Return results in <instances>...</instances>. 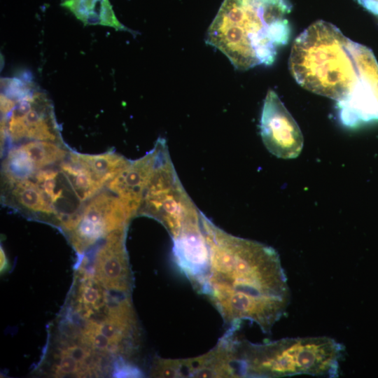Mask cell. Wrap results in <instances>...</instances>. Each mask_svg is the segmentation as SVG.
Instances as JSON below:
<instances>
[{
  "label": "cell",
  "instance_id": "obj_1",
  "mask_svg": "<svg viewBox=\"0 0 378 378\" xmlns=\"http://www.w3.org/2000/svg\"><path fill=\"white\" fill-rule=\"evenodd\" d=\"M201 221L209 255L193 288L207 298L227 328H239L242 321H249L270 333L290 300L278 253L225 232L202 212Z\"/></svg>",
  "mask_w": 378,
  "mask_h": 378
},
{
  "label": "cell",
  "instance_id": "obj_2",
  "mask_svg": "<svg viewBox=\"0 0 378 378\" xmlns=\"http://www.w3.org/2000/svg\"><path fill=\"white\" fill-rule=\"evenodd\" d=\"M289 68L300 86L337 104L378 102V62L372 51L330 22L316 21L295 38Z\"/></svg>",
  "mask_w": 378,
  "mask_h": 378
},
{
  "label": "cell",
  "instance_id": "obj_3",
  "mask_svg": "<svg viewBox=\"0 0 378 378\" xmlns=\"http://www.w3.org/2000/svg\"><path fill=\"white\" fill-rule=\"evenodd\" d=\"M288 0H224L205 42L223 53L240 71L272 64L288 43L291 11Z\"/></svg>",
  "mask_w": 378,
  "mask_h": 378
},
{
  "label": "cell",
  "instance_id": "obj_4",
  "mask_svg": "<svg viewBox=\"0 0 378 378\" xmlns=\"http://www.w3.org/2000/svg\"><path fill=\"white\" fill-rule=\"evenodd\" d=\"M344 350L342 344L326 336L284 338L262 344L236 338L237 377H337Z\"/></svg>",
  "mask_w": 378,
  "mask_h": 378
},
{
  "label": "cell",
  "instance_id": "obj_5",
  "mask_svg": "<svg viewBox=\"0 0 378 378\" xmlns=\"http://www.w3.org/2000/svg\"><path fill=\"white\" fill-rule=\"evenodd\" d=\"M137 215L157 219L167 229L172 239L200 220L201 211L183 188L170 158L155 167Z\"/></svg>",
  "mask_w": 378,
  "mask_h": 378
},
{
  "label": "cell",
  "instance_id": "obj_6",
  "mask_svg": "<svg viewBox=\"0 0 378 378\" xmlns=\"http://www.w3.org/2000/svg\"><path fill=\"white\" fill-rule=\"evenodd\" d=\"M134 215L117 195L102 192L82 206L76 214L70 241L83 253L109 233L125 230Z\"/></svg>",
  "mask_w": 378,
  "mask_h": 378
},
{
  "label": "cell",
  "instance_id": "obj_7",
  "mask_svg": "<svg viewBox=\"0 0 378 378\" xmlns=\"http://www.w3.org/2000/svg\"><path fill=\"white\" fill-rule=\"evenodd\" d=\"M13 99L15 107L1 119L4 138L7 135L13 142L25 139L60 141L52 107L44 93L30 90L24 96Z\"/></svg>",
  "mask_w": 378,
  "mask_h": 378
},
{
  "label": "cell",
  "instance_id": "obj_8",
  "mask_svg": "<svg viewBox=\"0 0 378 378\" xmlns=\"http://www.w3.org/2000/svg\"><path fill=\"white\" fill-rule=\"evenodd\" d=\"M237 330L228 328L216 345L200 356L155 359L150 374L155 377H237L234 341Z\"/></svg>",
  "mask_w": 378,
  "mask_h": 378
},
{
  "label": "cell",
  "instance_id": "obj_9",
  "mask_svg": "<svg viewBox=\"0 0 378 378\" xmlns=\"http://www.w3.org/2000/svg\"><path fill=\"white\" fill-rule=\"evenodd\" d=\"M260 128L264 145L276 157L293 159L301 153L303 136L300 127L272 90L264 100Z\"/></svg>",
  "mask_w": 378,
  "mask_h": 378
},
{
  "label": "cell",
  "instance_id": "obj_10",
  "mask_svg": "<svg viewBox=\"0 0 378 378\" xmlns=\"http://www.w3.org/2000/svg\"><path fill=\"white\" fill-rule=\"evenodd\" d=\"M69 152L59 142L32 140L10 150L3 161V181L30 177L36 171L59 164Z\"/></svg>",
  "mask_w": 378,
  "mask_h": 378
},
{
  "label": "cell",
  "instance_id": "obj_11",
  "mask_svg": "<svg viewBox=\"0 0 378 378\" xmlns=\"http://www.w3.org/2000/svg\"><path fill=\"white\" fill-rule=\"evenodd\" d=\"M125 230H118L106 237L104 245L94 259V278L107 289L130 293L132 274L125 246Z\"/></svg>",
  "mask_w": 378,
  "mask_h": 378
},
{
  "label": "cell",
  "instance_id": "obj_12",
  "mask_svg": "<svg viewBox=\"0 0 378 378\" xmlns=\"http://www.w3.org/2000/svg\"><path fill=\"white\" fill-rule=\"evenodd\" d=\"M165 142L164 139L159 138L150 152L136 160L131 161L106 186L120 197L134 216L137 215L142 204L146 188Z\"/></svg>",
  "mask_w": 378,
  "mask_h": 378
},
{
  "label": "cell",
  "instance_id": "obj_13",
  "mask_svg": "<svg viewBox=\"0 0 378 378\" xmlns=\"http://www.w3.org/2000/svg\"><path fill=\"white\" fill-rule=\"evenodd\" d=\"M3 181L6 201L13 206L36 216L54 217L59 223L56 208L32 178Z\"/></svg>",
  "mask_w": 378,
  "mask_h": 378
},
{
  "label": "cell",
  "instance_id": "obj_14",
  "mask_svg": "<svg viewBox=\"0 0 378 378\" xmlns=\"http://www.w3.org/2000/svg\"><path fill=\"white\" fill-rule=\"evenodd\" d=\"M71 154L102 187L107 186L131 162L124 156L112 151L98 155L74 152H71Z\"/></svg>",
  "mask_w": 378,
  "mask_h": 378
},
{
  "label": "cell",
  "instance_id": "obj_15",
  "mask_svg": "<svg viewBox=\"0 0 378 378\" xmlns=\"http://www.w3.org/2000/svg\"><path fill=\"white\" fill-rule=\"evenodd\" d=\"M59 168L67 177L81 202L93 197L103 188L90 172L76 161L71 152L69 153L67 160L59 163Z\"/></svg>",
  "mask_w": 378,
  "mask_h": 378
},
{
  "label": "cell",
  "instance_id": "obj_16",
  "mask_svg": "<svg viewBox=\"0 0 378 378\" xmlns=\"http://www.w3.org/2000/svg\"><path fill=\"white\" fill-rule=\"evenodd\" d=\"M103 0H64L62 6L69 9L85 25L99 24Z\"/></svg>",
  "mask_w": 378,
  "mask_h": 378
},
{
  "label": "cell",
  "instance_id": "obj_17",
  "mask_svg": "<svg viewBox=\"0 0 378 378\" xmlns=\"http://www.w3.org/2000/svg\"><path fill=\"white\" fill-rule=\"evenodd\" d=\"M106 302L104 291L99 282L94 279L87 276L84 282L80 285L78 293L79 306L99 311L104 307Z\"/></svg>",
  "mask_w": 378,
  "mask_h": 378
},
{
  "label": "cell",
  "instance_id": "obj_18",
  "mask_svg": "<svg viewBox=\"0 0 378 378\" xmlns=\"http://www.w3.org/2000/svg\"><path fill=\"white\" fill-rule=\"evenodd\" d=\"M59 360L56 366L55 374L62 377L64 375H78V377L87 376L86 372L82 365L71 356L60 352Z\"/></svg>",
  "mask_w": 378,
  "mask_h": 378
},
{
  "label": "cell",
  "instance_id": "obj_19",
  "mask_svg": "<svg viewBox=\"0 0 378 378\" xmlns=\"http://www.w3.org/2000/svg\"><path fill=\"white\" fill-rule=\"evenodd\" d=\"M99 24L111 27L116 30L131 31L118 21L108 0H103L99 14Z\"/></svg>",
  "mask_w": 378,
  "mask_h": 378
},
{
  "label": "cell",
  "instance_id": "obj_20",
  "mask_svg": "<svg viewBox=\"0 0 378 378\" xmlns=\"http://www.w3.org/2000/svg\"><path fill=\"white\" fill-rule=\"evenodd\" d=\"M363 8L378 17V0H356Z\"/></svg>",
  "mask_w": 378,
  "mask_h": 378
},
{
  "label": "cell",
  "instance_id": "obj_21",
  "mask_svg": "<svg viewBox=\"0 0 378 378\" xmlns=\"http://www.w3.org/2000/svg\"><path fill=\"white\" fill-rule=\"evenodd\" d=\"M8 260L2 247H1V272H4L8 269Z\"/></svg>",
  "mask_w": 378,
  "mask_h": 378
}]
</instances>
